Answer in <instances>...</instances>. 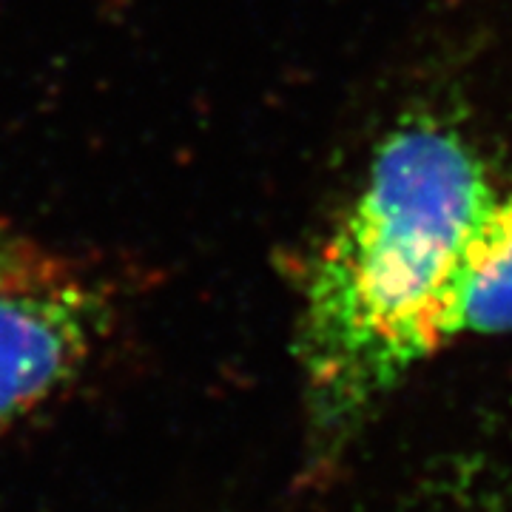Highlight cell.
Here are the masks:
<instances>
[{
	"mask_svg": "<svg viewBox=\"0 0 512 512\" xmlns=\"http://www.w3.org/2000/svg\"><path fill=\"white\" fill-rule=\"evenodd\" d=\"M111 322L103 288L63 262L0 285V427L52 399L89 362Z\"/></svg>",
	"mask_w": 512,
	"mask_h": 512,
	"instance_id": "obj_2",
	"label": "cell"
},
{
	"mask_svg": "<svg viewBox=\"0 0 512 512\" xmlns=\"http://www.w3.org/2000/svg\"><path fill=\"white\" fill-rule=\"evenodd\" d=\"M470 137L439 114H407L313 256L296 362L319 433H342L450 345V313L498 205Z\"/></svg>",
	"mask_w": 512,
	"mask_h": 512,
	"instance_id": "obj_1",
	"label": "cell"
},
{
	"mask_svg": "<svg viewBox=\"0 0 512 512\" xmlns=\"http://www.w3.org/2000/svg\"><path fill=\"white\" fill-rule=\"evenodd\" d=\"M55 265V256H49L43 248H37L32 239H26L6 222H0V285L49 271Z\"/></svg>",
	"mask_w": 512,
	"mask_h": 512,
	"instance_id": "obj_4",
	"label": "cell"
},
{
	"mask_svg": "<svg viewBox=\"0 0 512 512\" xmlns=\"http://www.w3.org/2000/svg\"><path fill=\"white\" fill-rule=\"evenodd\" d=\"M495 333H512V197L484 225L450 313V345Z\"/></svg>",
	"mask_w": 512,
	"mask_h": 512,
	"instance_id": "obj_3",
	"label": "cell"
}]
</instances>
